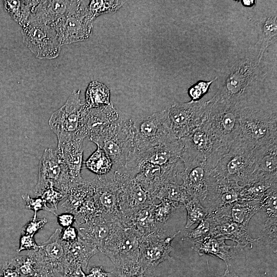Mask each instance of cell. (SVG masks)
Instances as JSON below:
<instances>
[{
  "instance_id": "cell-11",
  "label": "cell",
  "mask_w": 277,
  "mask_h": 277,
  "mask_svg": "<svg viewBox=\"0 0 277 277\" xmlns=\"http://www.w3.org/2000/svg\"><path fill=\"white\" fill-rule=\"evenodd\" d=\"M167 109L171 131L180 140L203 123L207 114L208 103L202 100L175 103Z\"/></svg>"
},
{
  "instance_id": "cell-26",
  "label": "cell",
  "mask_w": 277,
  "mask_h": 277,
  "mask_svg": "<svg viewBox=\"0 0 277 277\" xmlns=\"http://www.w3.org/2000/svg\"><path fill=\"white\" fill-rule=\"evenodd\" d=\"M225 241L221 238L208 236L194 243L192 249L201 256L207 254L222 260L226 264V268H229L228 262L235 258L243 248L238 245H227Z\"/></svg>"
},
{
  "instance_id": "cell-25",
  "label": "cell",
  "mask_w": 277,
  "mask_h": 277,
  "mask_svg": "<svg viewBox=\"0 0 277 277\" xmlns=\"http://www.w3.org/2000/svg\"><path fill=\"white\" fill-rule=\"evenodd\" d=\"M209 218L211 222L209 236L232 240L242 248L248 245L252 247L254 243L261 239V237L253 238L248 232L247 227L242 225L231 221H215Z\"/></svg>"
},
{
  "instance_id": "cell-35",
  "label": "cell",
  "mask_w": 277,
  "mask_h": 277,
  "mask_svg": "<svg viewBox=\"0 0 277 277\" xmlns=\"http://www.w3.org/2000/svg\"><path fill=\"white\" fill-rule=\"evenodd\" d=\"M36 1H4L6 11L22 28L28 25L31 11Z\"/></svg>"
},
{
  "instance_id": "cell-1",
  "label": "cell",
  "mask_w": 277,
  "mask_h": 277,
  "mask_svg": "<svg viewBox=\"0 0 277 277\" xmlns=\"http://www.w3.org/2000/svg\"><path fill=\"white\" fill-rule=\"evenodd\" d=\"M142 239V235L133 227L115 221L100 251L111 260L117 273L127 272L138 266Z\"/></svg>"
},
{
  "instance_id": "cell-31",
  "label": "cell",
  "mask_w": 277,
  "mask_h": 277,
  "mask_svg": "<svg viewBox=\"0 0 277 277\" xmlns=\"http://www.w3.org/2000/svg\"><path fill=\"white\" fill-rule=\"evenodd\" d=\"M93 192L91 181L85 180L69 188L67 199L62 206L65 208L66 212L74 214L88 198L93 196Z\"/></svg>"
},
{
  "instance_id": "cell-46",
  "label": "cell",
  "mask_w": 277,
  "mask_h": 277,
  "mask_svg": "<svg viewBox=\"0 0 277 277\" xmlns=\"http://www.w3.org/2000/svg\"><path fill=\"white\" fill-rule=\"evenodd\" d=\"M67 194L53 187L45 189L40 195L47 203L51 206V208L56 213L57 211V205L60 201L66 197Z\"/></svg>"
},
{
  "instance_id": "cell-5",
  "label": "cell",
  "mask_w": 277,
  "mask_h": 277,
  "mask_svg": "<svg viewBox=\"0 0 277 277\" xmlns=\"http://www.w3.org/2000/svg\"><path fill=\"white\" fill-rule=\"evenodd\" d=\"M258 64L248 58L235 62L226 76L223 88L215 97L240 105L254 102L255 84Z\"/></svg>"
},
{
  "instance_id": "cell-38",
  "label": "cell",
  "mask_w": 277,
  "mask_h": 277,
  "mask_svg": "<svg viewBox=\"0 0 277 277\" xmlns=\"http://www.w3.org/2000/svg\"><path fill=\"white\" fill-rule=\"evenodd\" d=\"M187 212L185 228H189L194 224H199L208 215L207 208L203 206L201 201L195 198H192L185 205Z\"/></svg>"
},
{
  "instance_id": "cell-34",
  "label": "cell",
  "mask_w": 277,
  "mask_h": 277,
  "mask_svg": "<svg viewBox=\"0 0 277 277\" xmlns=\"http://www.w3.org/2000/svg\"><path fill=\"white\" fill-rule=\"evenodd\" d=\"M110 93L104 84L92 81L89 84L85 92V105L87 108L98 107L108 105Z\"/></svg>"
},
{
  "instance_id": "cell-54",
  "label": "cell",
  "mask_w": 277,
  "mask_h": 277,
  "mask_svg": "<svg viewBox=\"0 0 277 277\" xmlns=\"http://www.w3.org/2000/svg\"><path fill=\"white\" fill-rule=\"evenodd\" d=\"M0 277H20L19 274L10 261L5 262L0 270Z\"/></svg>"
},
{
  "instance_id": "cell-58",
  "label": "cell",
  "mask_w": 277,
  "mask_h": 277,
  "mask_svg": "<svg viewBox=\"0 0 277 277\" xmlns=\"http://www.w3.org/2000/svg\"><path fill=\"white\" fill-rule=\"evenodd\" d=\"M243 3L245 6H250L253 4V1H243Z\"/></svg>"
},
{
  "instance_id": "cell-50",
  "label": "cell",
  "mask_w": 277,
  "mask_h": 277,
  "mask_svg": "<svg viewBox=\"0 0 277 277\" xmlns=\"http://www.w3.org/2000/svg\"><path fill=\"white\" fill-rule=\"evenodd\" d=\"M19 245L16 251L20 252L24 250H35L37 249L39 245L35 242L34 236L31 235L21 233Z\"/></svg>"
},
{
  "instance_id": "cell-12",
  "label": "cell",
  "mask_w": 277,
  "mask_h": 277,
  "mask_svg": "<svg viewBox=\"0 0 277 277\" xmlns=\"http://www.w3.org/2000/svg\"><path fill=\"white\" fill-rule=\"evenodd\" d=\"M50 187L67 194L71 183L56 149L47 148L39 162L38 179L35 186L36 196H40L45 189Z\"/></svg>"
},
{
  "instance_id": "cell-18",
  "label": "cell",
  "mask_w": 277,
  "mask_h": 277,
  "mask_svg": "<svg viewBox=\"0 0 277 277\" xmlns=\"http://www.w3.org/2000/svg\"><path fill=\"white\" fill-rule=\"evenodd\" d=\"M85 2L83 1H36L31 11L27 26H51L63 17L80 12L87 5Z\"/></svg>"
},
{
  "instance_id": "cell-57",
  "label": "cell",
  "mask_w": 277,
  "mask_h": 277,
  "mask_svg": "<svg viewBox=\"0 0 277 277\" xmlns=\"http://www.w3.org/2000/svg\"><path fill=\"white\" fill-rule=\"evenodd\" d=\"M208 277H240L235 273H232L230 272L229 268H226V270L223 275H216Z\"/></svg>"
},
{
  "instance_id": "cell-13",
  "label": "cell",
  "mask_w": 277,
  "mask_h": 277,
  "mask_svg": "<svg viewBox=\"0 0 277 277\" xmlns=\"http://www.w3.org/2000/svg\"><path fill=\"white\" fill-rule=\"evenodd\" d=\"M91 181L94 188L93 197L101 215L111 222L120 221L119 189L113 169Z\"/></svg>"
},
{
  "instance_id": "cell-23",
  "label": "cell",
  "mask_w": 277,
  "mask_h": 277,
  "mask_svg": "<svg viewBox=\"0 0 277 277\" xmlns=\"http://www.w3.org/2000/svg\"><path fill=\"white\" fill-rule=\"evenodd\" d=\"M182 149V144L178 140L140 152L133 157L139 161L162 167H174L180 165Z\"/></svg>"
},
{
  "instance_id": "cell-9",
  "label": "cell",
  "mask_w": 277,
  "mask_h": 277,
  "mask_svg": "<svg viewBox=\"0 0 277 277\" xmlns=\"http://www.w3.org/2000/svg\"><path fill=\"white\" fill-rule=\"evenodd\" d=\"M119 189L121 222L131 226V220L140 210L155 204L154 200L135 180L122 171L112 168Z\"/></svg>"
},
{
  "instance_id": "cell-20",
  "label": "cell",
  "mask_w": 277,
  "mask_h": 277,
  "mask_svg": "<svg viewBox=\"0 0 277 277\" xmlns=\"http://www.w3.org/2000/svg\"><path fill=\"white\" fill-rule=\"evenodd\" d=\"M182 163L183 168L177 174L182 180V185L192 198L204 201L207 194L210 173L206 168V162L187 161Z\"/></svg>"
},
{
  "instance_id": "cell-22",
  "label": "cell",
  "mask_w": 277,
  "mask_h": 277,
  "mask_svg": "<svg viewBox=\"0 0 277 277\" xmlns=\"http://www.w3.org/2000/svg\"><path fill=\"white\" fill-rule=\"evenodd\" d=\"M84 139L75 138L57 143V155L66 169L71 183V187L83 182L81 175L83 163Z\"/></svg>"
},
{
  "instance_id": "cell-29",
  "label": "cell",
  "mask_w": 277,
  "mask_h": 277,
  "mask_svg": "<svg viewBox=\"0 0 277 277\" xmlns=\"http://www.w3.org/2000/svg\"><path fill=\"white\" fill-rule=\"evenodd\" d=\"M65 261L74 262L80 265L84 271L87 269L90 258L99 250L97 247L81 237L71 243L63 242Z\"/></svg>"
},
{
  "instance_id": "cell-41",
  "label": "cell",
  "mask_w": 277,
  "mask_h": 277,
  "mask_svg": "<svg viewBox=\"0 0 277 277\" xmlns=\"http://www.w3.org/2000/svg\"><path fill=\"white\" fill-rule=\"evenodd\" d=\"M9 261L16 269L20 277L32 276L37 271V266L35 261L28 254L16 256Z\"/></svg>"
},
{
  "instance_id": "cell-32",
  "label": "cell",
  "mask_w": 277,
  "mask_h": 277,
  "mask_svg": "<svg viewBox=\"0 0 277 277\" xmlns=\"http://www.w3.org/2000/svg\"><path fill=\"white\" fill-rule=\"evenodd\" d=\"M155 198L160 201L166 199L170 201L177 209L185 207V205L192 199L184 186L177 183L176 179L170 180L164 184Z\"/></svg>"
},
{
  "instance_id": "cell-10",
  "label": "cell",
  "mask_w": 277,
  "mask_h": 277,
  "mask_svg": "<svg viewBox=\"0 0 277 277\" xmlns=\"http://www.w3.org/2000/svg\"><path fill=\"white\" fill-rule=\"evenodd\" d=\"M81 91H73L60 108L49 120L51 129L56 134L58 143L77 138L84 103L80 98Z\"/></svg>"
},
{
  "instance_id": "cell-8",
  "label": "cell",
  "mask_w": 277,
  "mask_h": 277,
  "mask_svg": "<svg viewBox=\"0 0 277 277\" xmlns=\"http://www.w3.org/2000/svg\"><path fill=\"white\" fill-rule=\"evenodd\" d=\"M133 127L136 153L179 140L171 131L167 109L134 121Z\"/></svg>"
},
{
  "instance_id": "cell-14",
  "label": "cell",
  "mask_w": 277,
  "mask_h": 277,
  "mask_svg": "<svg viewBox=\"0 0 277 277\" xmlns=\"http://www.w3.org/2000/svg\"><path fill=\"white\" fill-rule=\"evenodd\" d=\"M179 232L177 231L172 235L166 236L162 229L143 237L140 247L138 265L144 269H155L162 262L173 260L170 255L173 249L171 244Z\"/></svg>"
},
{
  "instance_id": "cell-28",
  "label": "cell",
  "mask_w": 277,
  "mask_h": 277,
  "mask_svg": "<svg viewBox=\"0 0 277 277\" xmlns=\"http://www.w3.org/2000/svg\"><path fill=\"white\" fill-rule=\"evenodd\" d=\"M113 222L101 214L76 225L78 235L87 242L96 246L99 251L110 233Z\"/></svg>"
},
{
  "instance_id": "cell-39",
  "label": "cell",
  "mask_w": 277,
  "mask_h": 277,
  "mask_svg": "<svg viewBox=\"0 0 277 277\" xmlns=\"http://www.w3.org/2000/svg\"><path fill=\"white\" fill-rule=\"evenodd\" d=\"M125 2L123 1H90L87 5V10L95 19L101 14L117 11Z\"/></svg>"
},
{
  "instance_id": "cell-52",
  "label": "cell",
  "mask_w": 277,
  "mask_h": 277,
  "mask_svg": "<svg viewBox=\"0 0 277 277\" xmlns=\"http://www.w3.org/2000/svg\"><path fill=\"white\" fill-rule=\"evenodd\" d=\"M78 237L77 228L73 226L61 230V239L63 242L71 243L75 241Z\"/></svg>"
},
{
  "instance_id": "cell-21",
  "label": "cell",
  "mask_w": 277,
  "mask_h": 277,
  "mask_svg": "<svg viewBox=\"0 0 277 277\" xmlns=\"http://www.w3.org/2000/svg\"><path fill=\"white\" fill-rule=\"evenodd\" d=\"M241 185L210 173L206 197L208 212L229 205L239 200Z\"/></svg>"
},
{
  "instance_id": "cell-45",
  "label": "cell",
  "mask_w": 277,
  "mask_h": 277,
  "mask_svg": "<svg viewBox=\"0 0 277 277\" xmlns=\"http://www.w3.org/2000/svg\"><path fill=\"white\" fill-rule=\"evenodd\" d=\"M22 197L26 202L25 207L33 211L34 215L32 217L33 219L37 217V212L42 210L50 212L57 215L51 207L47 205L46 202L41 196L33 198L28 194H24L22 195Z\"/></svg>"
},
{
  "instance_id": "cell-16",
  "label": "cell",
  "mask_w": 277,
  "mask_h": 277,
  "mask_svg": "<svg viewBox=\"0 0 277 277\" xmlns=\"http://www.w3.org/2000/svg\"><path fill=\"white\" fill-rule=\"evenodd\" d=\"M87 5L80 12L63 17L50 26L61 46L83 41L90 37L94 18L87 10Z\"/></svg>"
},
{
  "instance_id": "cell-37",
  "label": "cell",
  "mask_w": 277,
  "mask_h": 277,
  "mask_svg": "<svg viewBox=\"0 0 277 277\" xmlns=\"http://www.w3.org/2000/svg\"><path fill=\"white\" fill-rule=\"evenodd\" d=\"M276 16H270L264 21L262 27V32L260 36L261 48L257 61L258 64L261 61L265 50L271 44V41L276 37Z\"/></svg>"
},
{
  "instance_id": "cell-15",
  "label": "cell",
  "mask_w": 277,
  "mask_h": 277,
  "mask_svg": "<svg viewBox=\"0 0 277 277\" xmlns=\"http://www.w3.org/2000/svg\"><path fill=\"white\" fill-rule=\"evenodd\" d=\"M23 41L27 48L39 59L57 57L61 45L53 29L43 25H30L23 28Z\"/></svg>"
},
{
  "instance_id": "cell-51",
  "label": "cell",
  "mask_w": 277,
  "mask_h": 277,
  "mask_svg": "<svg viewBox=\"0 0 277 277\" xmlns=\"http://www.w3.org/2000/svg\"><path fill=\"white\" fill-rule=\"evenodd\" d=\"M116 273L117 277H157L155 269H144L139 265L130 271L121 273L116 272Z\"/></svg>"
},
{
  "instance_id": "cell-7",
  "label": "cell",
  "mask_w": 277,
  "mask_h": 277,
  "mask_svg": "<svg viewBox=\"0 0 277 277\" xmlns=\"http://www.w3.org/2000/svg\"><path fill=\"white\" fill-rule=\"evenodd\" d=\"M254 157L255 148L238 136L210 173L242 185L253 172Z\"/></svg>"
},
{
  "instance_id": "cell-3",
  "label": "cell",
  "mask_w": 277,
  "mask_h": 277,
  "mask_svg": "<svg viewBox=\"0 0 277 277\" xmlns=\"http://www.w3.org/2000/svg\"><path fill=\"white\" fill-rule=\"evenodd\" d=\"M134 121L123 116L89 140L101 148L113 162V168L124 167L136 154Z\"/></svg>"
},
{
  "instance_id": "cell-48",
  "label": "cell",
  "mask_w": 277,
  "mask_h": 277,
  "mask_svg": "<svg viewBox=\"0 0 277 277\" xmlns=\"http://www.w3.org/2000/svg\"><path fill=\"white\" fill-rule=\"evenodd\" d=\"M214 81L210 82L201 81L194 85L191 86L188 91V95L192 101L200 100V98L208 91L211 83Z\"/></svg>"
},
{
  "instance_id": "cell-19",
  "label": "cell",
  "mask_w": 277,
  "mask_h": 277,
  "mask_svg": "<svg viewBox=\"0 0 277 277\" xmlns=\"http://www.w3.org/2000/svg\"><path fill=\"white\" fill-rule=\"evenodd\" d=\"M121 114L111 103L94 108H87L84 103L77 138H91L100 134L116 122Z\"/></svg>"
},
{
  "instance_id": "cell-53",
  "label": "cell",
  "mask_w": 277,
  "mask_h": 277,
  "mask_svg": "<svg viewBox=\"0 0 277 277\" xmlns=\"http://www.w3.org/2000/svg\"><path fill=\"white\" fill-rule=\"evenodd\" d=\"M86 277H117V274L114 270L108 272L104 270L102 266H99L91 268Z\"/></svg>"
},
{
  "instance_id": "cell-4",
  "label": "cell",
  "mask_w": 277,
  "mask_h": 277,
  "mask_svg": "<svg viewBox=\"0 0 277 277\" xmlns=\"http://www.w3.org/2000/svg\"><path fill=\"white\" fill-rule=\"evenodd\" d=\"M207 103L208 111L204 122L214 137L229 149L241 132L240 105L214 96Z\"/></svg>"
},
{
  "instance_id": "cell-56",
  "label": "cell",
  "mask_w": 277,
  "mask_h": 277,
  "mask_svg": "<svg viewBox=\"0 0 277 277\" xmlns=\"http://www.w3.org/2000/svg\"><path fill=\"white\" fill-rule=\"evenodd\" d=\"M30 277H54V276L47 271L39 270H37L34 275Z\"/></svg>"
},
{
  "instance_id": "cell-40",
  "label": "cell",
  "mask_w": 277,
  "mask_h": 277,
  "mask_svg": "<svg viewBox=\"0 0 277 277\" xmlns=\"http://www.w3.org/2000/svg\"><path fill=\"white\" fill-rule=\"evenodd\" d=\"M259 201L260 209L265 212L267 218H277V184L267 190Z\"/></svg>"
},
{
  "instance_id": "cell-27",
  "label": "cell",
  "mask_w": 277,
  "mask_h": 277,
  "mask_svg": "<svg viewBox=\"0 0 277 277\" xmlns=\"http://www.w3.org/2000/svg\"><path fill=\"white\" fill-rule=\"evenodd\" d=\"M251 175L277 180V140L255 148L254 170Z\"/></svg>"
},
{
  "instance_id": "cell-2",
  "label": "cell",
  "mask_w": 277,
  "mask_h": 277,
  "mask_svg": "<svg viewBox=\"0 0 277 277\" xmlns=\"http://www.w3.org/2000/svg\"><path fill=\"white\" fill-rule=\"evenodd\" d=\"M241 132L239 137L254 148L277 140L276 109L254 102L240 105Z\"/></svg>"
},
{
  "instance_id": "cell-36",
  "label": "cell",
  "mask_w": 277,
  "mask_h": 277,
  "mask_svg": "<svg viewBox=\"0 0 277 277\" xmlns=\"http://www.w3.org/2000/svg\"><path fill=\"white\" fill-rule=\"evenodd\" d=\"M86 168L97 175L109 173L113 168V162L107 153L100 147L89 156L84 162Z\"/></svg>"
},
{
  "instance_id": "cell-44",
  "label": "cell",
  "mask_w": 277,
  "mask_h": 277,
  "mask_svg": "<svg viewBox=\"0 0 277 277\" xmlns=\"http://www.w3.org/2000/svg\"><path fill=\"white\" fill-rule=\"evenodd\" d=\"M211 222L207 216L198 224L196 228L187 232L183 236L182 240H188L194 243L209 236Z\"/></svg>"
},
{
  "instance_id": "cell-49",
  "label": "cell",
  "mask_w": 277,
  "mask_h": 277,
  "mask_svg": "<svg viewBox=\"0 0 277 277\" xmlns=\"http://www.w3.org/2000/svg\"><path fill=\"white\" fill-rule=\"evenodd\" d=\"M62 277H86V274L80 265L64 261Z\"/></svg>"
},
{
  "instance_id": "cell-55",
  "label": "cell",
  "mask_w": 277,
  "mask_h": 277,
  "mask_svg": "<svg viewBox=\"0 0 277 277\" xmlns=\"http://www.w3.org/2000/svg\"><path fill=\"white\" fill-rule=\"evenodd\" d=\"M56 216L58 224L63 228L72 226L75 222V215L70 212H66L57 215Z\"/></svg>"
},
{
  "instance_id": "cell-17",
  "label": "cell",
  "mask_w": 277,
  "mask_h": 277,
  "mask_svg": "<svg viewBox=\"0 0 277 277\" xmlns=\"http://www.w3.org/2000/svg\"><path fill=\"white\" fill-rule=\"evenodd\" d=\"M61 232V229H56L37 249L28 252L37 264V271L42 270L50 273L54 277H62L65 250Z\"/></svg>"
},
{
  "instance_id": "cell-43",
  "label": "cell",
  "mask_w": 277,
  "mask_h": 277,
  "mask_svg": "<svg viewBox=\"0 0 277 277\" xmlns=\"http://www.w3.org/2000/svg\"><path fill=\"white\" fill-rule=\"evenodd\" d=\"M276 233L277 218H267L263 230V235L261 238H263L267 245L275 253L277 251Z\"/></svg>"
},
{
  "instance_id": "cell-30",
  "label": "cell",
  "mask_w": 277,
  "mask_h": 277,
  "mask_svg": "<svg viewBox=\"0 0 277 277\" xmlns=\"http://www.w3.org/2000/svg\"><path fill=\"white\" fill-rule=\"evenodd\" d=\"M277 180L251 175L239 192V200H259L265 191L276 184Z\"/></svg>"
},
{
  "instance_id": "cell-6",
  "label": "cell",
  "mask_w": 277,
  "mask_h": 277,
  "mask_svg": "<svg viewBox=\"0 0 277 277\" xmlns=\"http://www.w3.org/2000/svg\"><path fill=\"white\" fill-rule=\"evenodd\" d=\"M180 140L183 146L181 158L204 160L210 172L229 151L214 137L204 121Z\"/></svg>"
},
{
  "instance_id": "cell-33",
  "label": "cell",
  "mask_w": 277,
  "mask_h": 277,
  "mask_svg": "<svg viewBox=\"0 0 277 277\" xmlns=\"http://www.w3.org/2000/svg\"><path fill=\"white\" fill-rule=\"evenodd\" d=\"M155 204L140 210L132 218L131 226L133 227L143 238L163 229V227L158 226L154 221L153 209Z\"/></svg>"
},
{
  "instance_id": "cell-47",
  "label": "cell",
  "mask_w": 277,
  "mask_h": 277,
  "mask_svg": "<svg viewBox=\"0 0 277 277\" xmlns=\"http://www.w3.org/2000/svg\"><path fill=\"white\" fill-rule=\"evenodd\" d=\"M47 223V220L45 217L33 219L32 217L22 228L21 233L32 236L43 228Z\"/></svg>"
},
{
  "instance_id": "cell-24",
  "label": "cell",
  "mask_w": 277,
  "mask_h": 277,
  "mask_svg": "<svg viewBox=\"0 0 277 277\" xmlns=\"http://www.w3.org/2000/svg\"><path fill=\"white\" fill-rule=\"evenodd\" d=\"M260 210L259 200H238L229 205L209 212L208 216L215 221H231L247 227L250 219Z\"/></svg>"
},
{
  "instance_id": "cell-42",
  "label": "cell",
  "mask_w": 277,
  "mask_h": 277,
  "mask_svg": "<svg viewBox=\"0 0 277 277\" xmlns=\"http://www.w3.org/2000/svg\"><path fill=\"white\" fill-rule=\"evenodd\" d=\"M176 209V206L170 201L166 199L160 200V203L155 204L153 209V216L155 223L163 227Z\"/></svg>"
}]
</instances>
